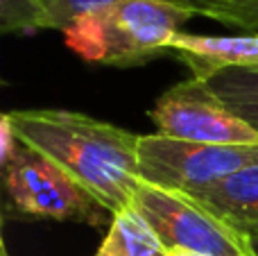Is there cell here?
<instances>
[{
    "mask_svg": "<svg viewBox=\"0 0 258 256\" xmlns=\"http://www.w3.org/2000/svg\"><path fill=\"white\" fill-rule=\"evenodd\" d=\"M7 116L23 143L68 170L113 216L132 207L141 184L138 134L66 109H18Z\"/></svg>",
    "mask_w": 258,
    "mask_h": 256,
    "instance_id": "1",
    "label": "cell"
},
{
    "mask_svg": "<svg viewBox=\"0 0 258 256\" xmlns=\"http://www.w3.org/2000/svg\"><path fill=\"white\" fill-rule=\"evenodd\" d=\"M3 190L7 211L21 218L91 227L111 225L113 220V213L71 172L23 141L3 161Z\"/></svg>",
    "mask_w": 258,
    "mask_h": 256,
    "instance_id": "2",
    "label": "cell"
},
{
    "mask_svg": "<svg viewBox=\"0 0 258 256\" xmlns=\"http://www.w3.org/2000/svg\"><path fill=\"white\" fill-rule=\"evenodd\" d=\"M132 207L145 218L168 252L197 256H256L249 236L236 222L206 207L195 195L141 181Z\"/></svg>",
    "mask_w": 258,
    "mask_h": 256,
    "instance_id": "3",
    "label": "cell"
},
{
    "mask_svg": "<svg viewBox=\"0 0 258 256\" xmlns=\"http://www.w3.org/2000/svg\"><path fill=\"white\" fill-rule=\"evenodd\" d=\"M258 163V145H206L147 134L138 141L141 181L168 190L197 193Z\"/></svg>",
    "mask_w": 258,
    "mask_h": 256,
    "instance_id": "4",
    "label": "cell"
},
{
    "mask_svg": "<svg viewBox=\"0 0 258 256\" xmlns=\"http://www.w3.org/2000/svg\"><path fill=\"white\" fill-rule=\"evenodd\" d=\"M150 120L156 134L206 145H258V132L238 118L206 80H183L168 89L154 107Z\"/></svg>",
    "mask_w": 258,
    "mask_h": 256,
    "instance_id": "5",
    "label": "cell"
},
{
    "mask_svg": "<svg viewBox=\"0 0 258 256\" xmlns=\"http://www.w3.org/2000/svg\"><path fill=\"white\" fill-rule=\"evenodd\" d=\"M195 12L172 0H125L102 12L107 32V66L132 68L165 57V45Z\"/></svg>",
    "mask_w": 258,
    "mask_h": 256,
    "instance_id": "6",
    "label": "cell"
},
{
    "mask_svg": "<svg viewBox=\"0 0 258 256\" xmlns=\"http://www.w3.org/2000/svg\"><path fill=\"white\" fill-rule=\"evenodd\" d=\"M174 57L192 73L209 82L224 68H258V34H190L179 32L165 45V57Z\"/></svg>",
    "mask_w": 258,
    "mask_h": 256,
    "instance_id": "7",
    "label": "cell"
},
{
    "mask_svg": "<svg viewBox=\"0 0 258 256\" xmlns=\"http://www.w3.org/2000/svg\"><path fill=\"white\" fill-rule=\"evenodd\" d=\"M197 200L224 216L227 220L236 222L238 227L256 225L258 222V163L233 172L231 177L220 184L197 190Z\"/></svg>",
    "mask_w": 258,
    "mask_h": 256,
    "instance_id": "8",
    "label": "cell"
},
{
    "mask_svg": "<svg viewBox=\"0 0 258 256\" xmlns=\"http://www.w3.org/2000/svg\"><path fill=\"white\" fill-rule=\"evenodd\" d=\"M93 256H170L145 218L134 207L116 213Z\"/></svg>",
    "mask_w": 258,
    "mask_h": 256,
    "instance_id": "9",
    "label": "cell"
},
{
    "mask_svg": "<svg viewBox=\"0 0 258 256\" xmlns=\"http://www.w3.org/2000/svg\"><path fill=\"white\" fill-rule=\"evenodd\" d=\"M209 86L238 118L258 132V68H224Z\"/></svg>",
    "mask_w": 258,
    "mask_h": 256,
    "instance_id": "10",
    "label": "cell"
},
{
    "mask_svg": "<svg viewBox=\"0 0 258 256\" xmlns=\"http://www.w3.org/2000/svg\"><path fill=\"white\" fill-rule=\"evenodd\" d=\"M242 34H258V0H172Z\"/></svg>",
    "mask_w": 258,
    "mask_h": 256,
    "instance_id": "11",
    "label": "cell"
},
{
    "mask_svg": "<svg viewBox=\"0 0 258 256\" xmlns=\"http://www.w3.org/2000/svg\"><path fill=\"white\" fill-rule=\"evenodd\" d=\"M63 34H66V45L75 54H80L86 61L104 63L109 45L102 14H89V16L77 18L71 27L63 30Z\"/></svg>",
    "mask_w": 258,
    "mask_h": 256,
    "instance_id": "12",
    "label": "cell"
},
{
    "mask_svg": "<svg viewBox=\"0 0 258 256\" xmlns=\"http://www.w3.org/2000/svg\"><path fill=\"white\" fill-rule=\"evenodd\" d=\"M48 30L45 0H0V34Z\"/></svg>",
    "mask_w": 258,
    "mask_h": 256,
    "instance_id": "13",
    "label": "cell"
},
{
    "mask_svg": "<svg viewBox=\"0 0 258 256\" xmlns=\"http://www.w3.org/2000/svg\"><path fill=\"white\" fill-rule=\"evenodd\" d=\"M125 0H45L48 5V30H66L77 18L102 14Z\"/></svg>",
    "mask_w": 258,
    "mask_h": 256,
    "instance_id": "14",
    "label": "cell"
},
{
    "mask_svg": "<svg viewBox=\"0 0 258 256\" xmlns=\"http://www.w3.org/2000/svg\"><path fill=\"white\" fill-rule=\"evenodd\" d=\"M242 229L247 231L251 247H254V252H256V256H258V222H256V225H247V227H242Z\"/></svg>",
    "mask_w": 258,
    "mask_h": 256,
    "instance_id": "15",
    "label": "cell"
},
{
    "mask_svg": "<svg viewBox=\"0 0 258 256\" xmlns=\"http://www.w3.org/2000/svg\"><path fill=\"white\" fill-rule=\"evenodd\" d=\"M170 256H197V254H190V252H179V249H172Z\"/></svg>",
    "mask_w": 258,
    "mask_h": 256,
    "instance_id": "16",
    "label": "cell"
},
{
    "mask_svg": "<svg viewBox=\"0 0 258 256\" xmlns=\"http://www.w3.org/2000/svg\"><path fill=\"white\" fill-rule=\"evenodd\" d=\"M0 256H9V249H7V245H5V240L0 243Z\"/></svg>",
    "mask_w": 258,
    "mask_h": 256,
    "instance_id": "17",
    "label": "cell"
}]
</instances>
